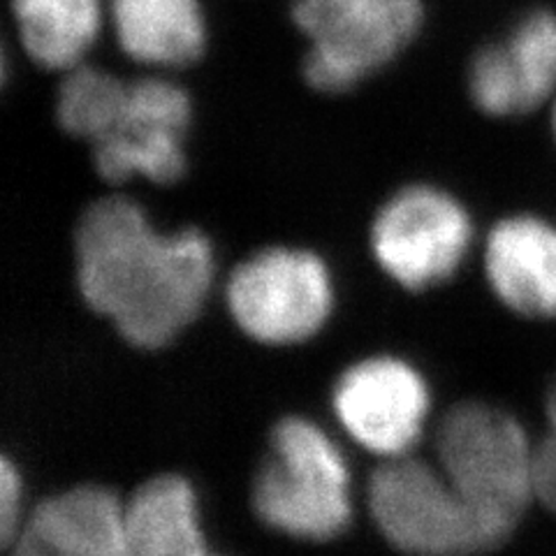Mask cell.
<instances>
[{
    "label": "cell",
    "instance_id": "9c48e42d",
    "mask_svg": "<svg viewBox=\"0 0 556 556\" xmlns=\"http://www.w3.org/2000/svg\"><path fill=\"white\" fill-rule=\"evenodd\" d=\"M332 404L343 429L362 447L394 459L420 441L431 396L408 362L369 357L339 376Z\"/></svg>",
    "mask_w": 556,
    "mask_h": 556
},
{
    "label": "cell",
    "instance_id": "4fadbf2b",
    "mask_svg": "<svg viewBox=\"0 0 556 556\" xmlns=\"http://www.w3.org/2000/svg\"><path fill=\"white\" fill-rule=\"evenodd\" d=\"M110 16L118 47L137 63L181 70L204 56L200 0H110Z\"/></svg>",
    "mask_w": 556,
    "mask_h": 556
},
{
    "label": "cell",
    "instance_id": "e0dca14e",
    "mask_svg": "<svg viewBox=\"0 0 556 556\" xmlns=\"http://www.w3.org/2000/svg\"><path fill=\"white\" fill-rule=\"evenodd\" d=\"M22 476L5 457L0 462V535L8 547L22 527Z\"/></svg>",
    "mask_w": 556,
    "mask_h": 556
},
{
    "label": "cell",
    "instance_id": "ac0fdd59",
    "mask_svg": "<svg viewBox=\"0 0 556 556\" xmlns=\"http://www.w3.org/2000/svg\"><path fill=\"white\" fill-rule=\"evenodd\" d=\"M533 494L547 510L556 515V431H549L535 445Z\"/></svg>",
    "mask_w": 556,
    "mask_h": 556
},
{
    "label": "cell",
    "instance_id": "5b68a950",
    "mask_svg": "<svg viewBox=\"0 0 556 556\" xmlns=\"http://www.w3.org/2000/svg\"><path fill=\"white\" fill-rule=\"evenodd\" d=\"M439 468L473 506L515 533L533 494L535 445L515 415L484 402L452 406L433 437Z\"/></svg>",
    "mask_w": 556,
    "mask_h": 556
},
{
    "label": "cell",
    "instance_id": "8fae6325",
    "mask_svg": "<svg viewBox=\"0 0 556 556\" xmlns=\"http://www.w3.org/2000/svg\"><path fill=\"white\" fill-rule=\"evenodd\" d=\"M484 274L503 306L525 318H556V225L517 214L484 243Z\"/></svg>",
    "mask_w": 556,
    "mask_h": 556
},
{
    "label": "cell",
    "instance_id": "3957f363",
    "mask_svg": "<svg viewBox=\"0 0 556 556\" xmlns=\"http://www.w3.org/2000/svg\"><path fill=\"white\" fill-rule=\"evenodd\" d=\"M369 508L386 541L408 556H478L513 535L482 515L439 466L406 455L376 468Z\"/></svg>",
    "mask_w": 556,
    "mask_h": 556
},
{
    "label": "cell",
    "instance_id": "30bf717a",
    "mask_svg": "<svg viewBox=\"0 0 556 556\" xmlns=\"http://www.w3.org/2000/svg\"><path fill=\"white\" fill-rule=\"evenodd\" d=\"M126 503L81 484L38 503L12 538V556H121Z\"/></svg>",
    "mask_w": 556,
    "mask_h": 556
},
{
    "label": "cell",
    "instance_id": "d6986e66",
    "mask_svg": "<svg viewBox=\"0 0 556 556\" xmlns=\"http://www.w3.org/2000/svg\"><path fill=\"white\" fill-rule=\"evenodd\" d=\"M545 413H547V429L549 431H556V380H554V386L549 388V392H547V402H545Z\"/></svg>",
    "mask_w": 556,
    "mask_h": 556
},
{
    "label": "cell",
    "instance_id": "52a82bcc",
    "mask_svg": "<svg viewBox=\"0 0 556 556\" xmlns=\"http://www.w3.org/2000/svg\"><path fill=\"white\" fill-rule=\"evenodd\" d=\"M369 239L378 267L404 290L422 292L459 271L471 251L473 223L447 190L410 184L382 202Z\"/></svg>",
    "mask_w": 556,
    "mask_h": 556
},
{
    "label": "cell",
    "instance_id": "7c38bea8",
    "mask_svg": "<svg viewBox=\"0 0 556 556\" xmlns=\"http://www.w3.org/2000/svg\"><path fill=\"white\" fill-rule=\"evenodd\" d=\"M121 556H223L206 545L193 484L174 473L139 484L126 503Z\"/></svg>",
    "mask_w": 556,
    "mask_h": 556
},
{
    "label": "cell",
    "instance_id": "6da1fadb",
    "mask_svg": "<svg viewBox=\"0 0 556 556\" xmlns=\"http://www.w3.org/2000/svg\"><path fill=\"white\" fill-rule=\"evenodd\" d=\"M75 274L86 306L135 348L155 351L200 316L216 257L202 230L161 232L139 202L104 195L77 220Z\"/></svg>",
    "mask_w": 556,
    "mask_h": 556
},
{
    "label": "cell",
    "instance_id": "277c9868",
    "mask_svg": "<svg viewBox=\"0 0 556 556\" xmlns=\"http://www.w3.org/2000/svg\"><path fill=\"white\" fill-rule=\"evenodd\" d=\"M306 38L302 77L318 93H348L390 65L417 38L422 0H294Z\"/></svg>",
    "mask_w": 556,
    "mask_h": 556
},
{
    "label": "cell",
    "instance_id": "5bb4252c",
    "mask_svg": "<svg viewBox=\"0 0 556 556\" xmlns=\"http://www.w3.org/2000/svg\"><path fill=\"white\" fill-rule=\"evenodd\" d=\"M12 14L28 59L56 73L86 63L102 26L100 0H12Z\"/></svg>",
    "mask_w": 556,
    "mask_h": 556
},
{
    "label": "cell",
    "instance_id": "ffe728a7",
    "mask_svg": "<svg viewBox=\"0 0 556 556\" xmlns=\"http://www.w3.org/2000/svg\"><path fill=\"white\" fill-rule=\"evenodd\" d=\"M552 126H554V137H556V104H554V114H552Z\"/></svg>",
    "mask_w": 556,
    "mask_h": 556
},
{
    "label": "cell",
    "instance_id": "ba28073f",
    "mask_svg": "<svg viewBox=\"0 0 556 556\" xmlns=\"http://www.w3.org/2000/svg\"><path fill=\"white\" fill-rule=\"evenodd\" d=\"M190 118L193 104L181 84L159 75L128 81L118 114L89 147L100 179L126 184L142 177L159 186L177 184L188 165Z\"/></svg>",
    "mask_w": 556,
    "mask_h": 556
},
{
    "label": "cell",
    "instance_id": "2e32d148",
    "mask_svg": "<svg viewBox=\"0 0 556 556\" xmlns=\"http://www.w3.org/2000/svg\"><path fill=\"white\" fill-rule=\"evenodd\" d=\"M525 114L556 91V14L535 10L501 42Z\"/></svg>",
    "mask_w": 556,
    "mask_h": 556
},
{
    "label": "cell",
    "instance_id": "7a4b0ae2",
    "mask_svg": "<svg viewBox=\"0 0 556 556\" xmlns=\"http://www.w3.org/2000/svg\"><path fill=\"white\" fill-rule=\"evenodd\" d=\"M253 508L265 525L300 541H332L351 527V473L339 445L300 415L278 420L253 482Z\"/></svg>",
    "mask_w": 556,
    "mask_h": 556
},
{
    "label": "cell",
    "instance_id": "9a60e30c",
    "mask_svg": "<svg viewBox=\"0 0 556 556\" xmlns=\"http://www.w3.org/2000/svg\"><path fill=\"white\" fill-rule=\"evenodd\" d=\"M126 91L128 81L102 67L81 63L67 70L56 93L59 126L91 147L110 128Z\"/></svg>",
    "mask_w": 556,
    "mask_h": 556
},
{
    "label": "cell",
    "instance_id": "8992f818",
    "mask_svg": "<svg viewBox=\"0 0 556 556\" xmlns=\"http://www.w3.org/2000/svg\"><path fill=\"white\" fill-rule=\"evenodd\" d=\"M225 298L243 334L267 345H292L316 337L332 316L334 286L320 255L269 247L235 267Z\"/></svg>",
    "mask_w": 556,
    "mask_h": 556
}]
</instances>
